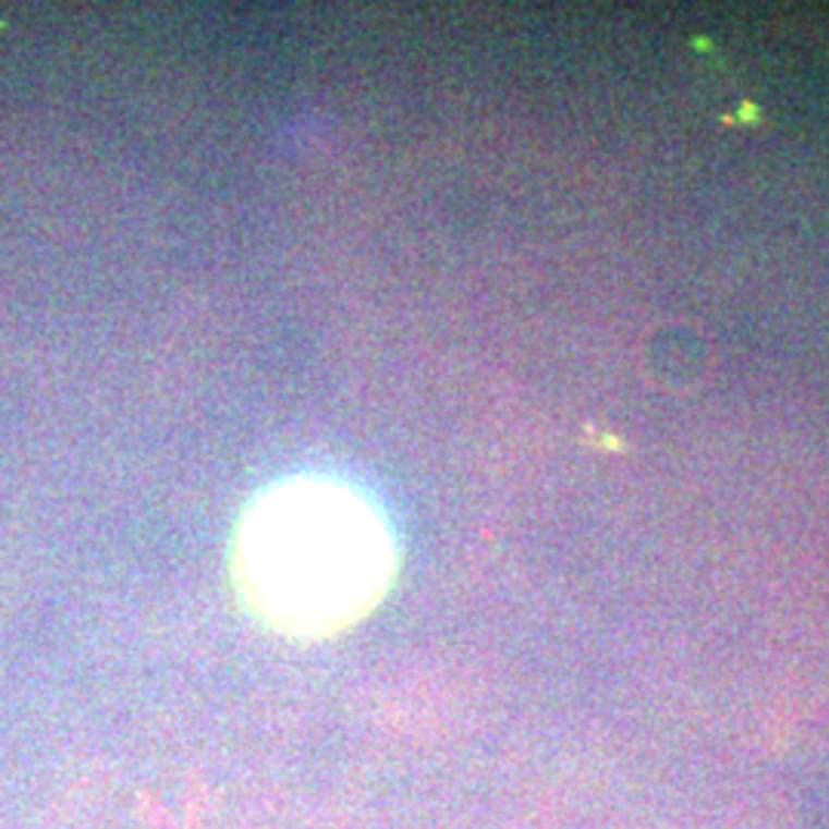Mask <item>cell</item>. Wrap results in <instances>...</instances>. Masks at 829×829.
I'll return each mask as SVG.
<instances>
[{"mask_svg": "<svg viewBox=\"0 0 829 829\" xmlns=\"http://www.w3.org/2000/svg\"><path fill=\"white\" fill-rule=\"evenodd\" d=\"M231 577L243 609L289 643H326L373 614L397 577L385 510L336 476H289L240 513Z\"/></svg>", "mask_w": 829, "mask_h": 829, "instance_id": "obj_1", "label": "cell"}]
</instances>
